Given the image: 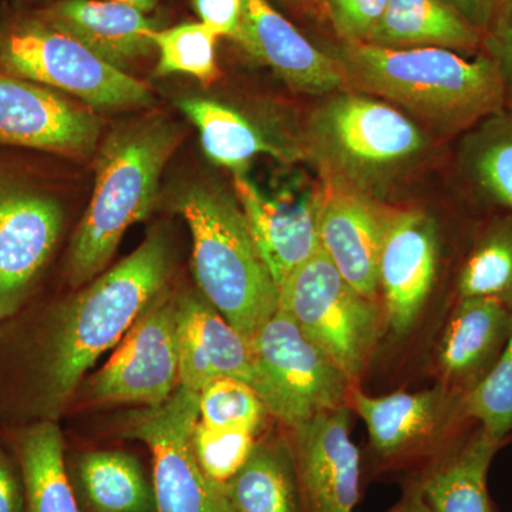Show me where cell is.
Segmentation results:
<instances>
[{"mask_svg": "<svg viewBox=\"0 0 512 512\" xmlns=\"http://www.w3.org/2000/svg\"><path fill=\"white\" fill-rule=\"evenodd\" d=\"M234 188L256 248L281 288L298 266L320 251L322 194L274 200L262 194L245 174H234Z\"/></svg>", "mask_w": 512, "mask_h": 512, "instance_id": "d6986e66", "label": "cell"}, {"mask_svg": "<svg viewBox=\"0 0 512 512\" xmlns=\"http://www.w3.org/2000/svg\"><path fill=\"white\" fill-rule=\"evenodd\" d=\"M173 266L170 237L154 229L136 251L43 318L19 362L16 410L25 426L56 421L87 370L167 289Z\"/></svg>", "mask_w": 512, "mask_h": 512, "instance_id": "6da1fadb", "label": "cell"}, {"mask_svg": "<svg viewBox=\"0 0 512 512\" xmlns=\"http://www.w3.org/2000/svg\"><path fill=\"white\" fill-rule=\"evenodd\" d=\"M485 55L493 59L503 77L508 99L512 100V0L498 8L490 28L484 33Z\"/></svg>", "mask_w": 512, "mask_h": 512, "instance_id": "e575fe53", "label": "cell"}, {"mask_svg": "<svg viewBox=\"0 0 512 512\" xmlns=\"http://www.w3.org/2000/svg\"><path fill=\"white\" fill-rule=\"evenodd\" d=\"M389 512H431L423 493L420 480H414L407 485L400 503Z\"/></svg>", "mask_w": 512, "mask_h": 512, "instance_id": "f35d334b", "label": "cell"}, {"mask_svg": "<svg viewBox=\"0 0 512 512\" xmlns=\"http://www.w3.org/2000/svg\"><path fill=\"white\" fill-rule=\"evenodd\" d=\"M305 138L326 184L375 198L429 148V138L409 116L359 92L333 94L320 104Z\"/></svg>", "mask_w": 512, "mask_h": 512, "instance_id": "5b68a950", "label": "cell"}, {"mask_svg": "<svg viewBox=\"0 0 512 512\" xmlns=\"http://www.w3.org/2000/svg\"><path fill=\"white\" fill-rule=\"evenodd\" d=\"M500 446L480 429L419 478L431 512H494L487 477Z\"/></svg>", "mask_w": 512, "mask_h": 512, "instance_id": "cb8c5ba5", "label": "cell"}, {"mask_svg": "<svg viewBox=\"0 0 512 512\" xmlns=\"http://www.w3.org/2000/svg\"><path fill=\"white\" fill-rule=\"evenodd\" d=\"M190 228L192 269L201 295L249 343L278 311L279 288L256 248L237 197L208 181L174 191Z\"/></svg>", "mask_w": 512, "mask_h": 512, "instance_id": "277c9868", "label": "cell"}, {"mask_svg": "<svg viewBox=\"0 0 512 512\" xmlns=\"http://www.w3.org/2000/svg\"><path fill=\"white\" fill-rule=\"evenodd\" d=\"M227 493L235 512H301L291 447L282 441L256 443Z\"/></svg>", "mask_w": 512, "mask_h": 512, "instance_id": "4316f807", "label": "cell"}, {"mask_svg": "<svg viewBox=\"0 0 512 512\" xmlns=\"http://www.w3.org/2000/svg\"><path fill=\"white\" fill-rule=\"evenodd\" d=\"M63 221L55 197L0 171V320L18 315L28 302Z\"/></svg>", "mask_w": 512, "mask_h": 512, "instance_id": "8fae6325", "label": "cell"}, {"mask_svg": "<svg viewBox=\"0 0 512 512\" xmlns=\"http://www.w3.org/2000/svg\"><path fill=\"white\" fill-rule=\"evenodd\" d=\"M245 0H191L192 9L200 22L214 30L220 37L237 33L244 12Z\"/></svg>", "mask_w": 512, "mask_h": 512, "instance_id": "d590c367", "label": "cell"}, {"mask_svg": "<svg viewBox=\"0 0 512 512\" xmlns=\"http://www.w3.org/2000/svg\"><path fill=\"white\" fill-rule=\"evenodd\" d=\"M439 235L424 212H394L379 264V293L390 332L403 338L417 320L436 281Z\"/></svg>", "mask_w": 512, "mask_h": 512, "instance_id": "5bb4252c", "label": "cell"}, {"mask_svg": "<svg viewBox=\"0 0 512 512\" xmlns=\"http://www.w3.org/2000/svg\"><path fill=\"white\" fill-rule=\"evenodd\" d=\"M232 40L271 67L295 92L323 96L345 89V73L330 53L313 46L268 0H245Z\"/></svg>", "mask_w": 512, "mask_h": 512, "instance_id": "e0dca14e", "label": "cell"}, {"mask_svg": "<svg viewBox=\"0 0 512 512\" xmlns=\"http://www.w3.org/2000/svg\"><path fill=\"white\" fill-rule=\"evenodd\" d=\"M35 13L123 72L156 52L151 33L160 29V23L127 3L55 0Z\"/></svg>", "mask_w": 512, "mask_h": 512, "instance_id": "ffe728a7", "label": "cell"}, {"mask_svg": "<svg viewBox=\"0 0 512 512\" xmlns=\"http://www.w3.org/2000/svg\"><path fill=\"white\" fill-rule=\"evenodd\" d=\"M25 2H55V0H25ZM110 2L127 3V5L134 6V8L143 10V12H153L157 8L158 0H110Z\"/></svg>", "mask_w": 512, "mask_h": 512, "instance_id": "ab89813d", "label": "cell"}, {"mask_svg": "<svg viewBox=\"0 0 512 512\" xmlns=\"http://www.w3.org/2000/svg\"><path fill=\"white\" fill-rule=\"evenodd\" d=\"M460 298L483 296L512 308V217L491 225L478 239L458 276Z\"/></svg>", "mask_w": 512, "mask_h": 512, "instance_id": "f1b7e54d", "label": "cell"}, {"mask_svg": "<svg viewBox=\"0 0 512 512\" xmlns=\"http://www.w3.org/2000/svg\"><path fill=\"white\" fill-rule=\"evenodd\" d=\"M26 491V512H82L64 461L62 431L42 420L16 430L12 441Z\"/></svg>", "mask_w": 512, "mask_h": 512, "instance_id": "603a6c76", "label": "cell"}, {"mask_svg": "<svg viewBox=\"0 0 512 512\" xmlns=\"http://www.w3.org/2000/svg\"><path fill=\"white\" fill-rule=\"evenodd\" d=\"M256 446L255 434L244 430L214 429L198 420L194 451L205 476L227 487L247 464Z\"/></svg>", "mask_w": 512, "mask_h": 512, "instance_id": "d6a6232c", "label": "cell"}, {"mask_svg": "<svg viewBox=\"0 0 512 512\" xmlns=\"http://www.w3.org/2000/svg\"><path fill=\"white\" fill-rule=\"evenodd\" d=\"M74 478L92 512H157L153 483L130 454H84L74 466Z\"/></svg>", "mask_w": 512, "mask_h": 512, "instance_id": "484cf974", "label": "cell"}, {"mask_svg": "<svg viewBox=\"0 0 512 512\" xmlns=\"http://www.w3.org/2000/svg\"><path fill=\"white\" fill-rule=\"evenodd\" d=\"M175 309L180 386L200 393L208 383L232 377L254 389L251 343L198 293L175 296Z\"/></svg>", "mask_w": 512, "mask_h": 512, "instance_id": "ac0fdd59", "label": "cell"}, {"mask_svg": "<svg viewBox=\"0 0 512 512\" xmlns=\"http://www.w3.org/2000/svg\"><path fill=\"white\" fill-rule=\"evenodd\" d=\"M254 390L269 414L295 429L348 406L353 384L284 312L276 311L251 342Z\"/></svg>", "mask_w": 512, "mask_h": 512, "instance_id": "ba28073f", "label": "cell"}, {"mask_svg": "<svg viewBox=\"0 0 512 512\" xmlns=\"http://www.w3.org/2000/svg\"><path fill=\"white\" fill-rule=\"evenodd\" d=\"M200 421L214 429L244 430L256 434L264 426V402L249 384L220 377L200 392Z\"/></svg>", "mask_w": 512, "mask_h": 512, "instance_id": "4dcf8cb0", "label": "cell"}, {"mask_svg": "<svg viewBox=\"0 0 512 512\" xmlns=\"http://www.w3.org/2000/svg\"><path fill=\"white\" fill-rule=\"evenodd\" d=\"M512 328V308L494 298H460L437 350L443 386L467 394L500 359Z\"/></svg>", "mask_w": 512, "mask_h": 512, "instance_id": "44dd1931", "label": "cell"}, {"mask_svg": "<svg viewBox=\"0 0 512 512\" xmlns=\"http://www.w3.org/2000/svg\"><path fill=\"white\" fill-rule=\"evenodd\" d=\"M178 107L198 128L202 148L214 163L245 174V168L259 154L288 160L289 153L271 143L241 113L204 97H187Z\"/></svg>", "mask_w": 512, "mask_h": 512, "instance_id": "d4e9b609", "label": "cell"}, {"mask_svg": "<svg viewBox=\"0 0 512 512\" xmlns=\"http://www.w3.org/2000/svg\"><path fill=\"white\" fill-rule=\"evenodd\" d=\"M218 39L220 36L202 22L154 30L151 40L158 53L156 76L187 74L204 86L217 82Z\"/></svg>", "mask_w": 512, "mask_h": 512, "instance_id": "f546056e", "label": "cell"}, {"mask_svg": "<svg viewBox=\"0 0 512 512\" xmlns=\"http://www.w3.org/2000/svg\"><path fill=\"white\" fill-rule=\"evenodd\" d=\"M100 136L101 120L89 107L0 73V146L89 158L96 153Z\"/></svg>", "mask_w": 512, "mask_h": 512, "instance_id": "7c38bea8", "label": "cell"}, {"mask_svg": "<svg viewBox=\"0 0 512 512\" xmlns=\"http://www.w3.org/2000/svg\"><path fill=\"white\" fill-rule=\"evenodd\" d=\"M301 512H353L359 500L360 454L350 437L349 406L292 429Z\"/></svg>", "mask_w": 512, "mask_h": 512, "instance_id": "4fadbf2b", "label": "cell"}, {"mask_svg": "<svg viewBox=\"0 0 512 512\" xmlns=\"http://www.w3.org/2000/svg\"><path fill=\"white\" fill-rule=\"evenodd\" d=\"M0 73L82 100L101 111L146 109L153 93L35 12L0 26Z\"/></svg>", "mask_w": 512, "mask_h": 512, "instance_id": "8992f818", "label": "cell"}, {"mask_svg": "<svg viewBox=\"0 0 512 512\" xmlns=\"http://www.w3.org/2000/svg\"><path fill=\"white\" fill-rule=\"evenodd\" d=\"M0 512H26V491L16 457L0 443Z\"/></svg>", "mask_w": 512, "mask_h": 512, "instance_id": "8d00e7d4", "label": "cell"}, {"mask_svg": "<svg viewBox=\"0 0 512 512\" xmlns=\"http://www.w3.org/2000/svg\"><path fill=\"white\" fill-rule=\"evenodd\" d=\"M393 214L377 198L346 188L326 184L320 197V248L357 292L375 301Z\"/></svg>", "mask_w": 512, "mask_h": 512, "instance_id": "9a60e30c", "label": "cell"}, {"mask_svg": "<svg viewBox=\"0 0 512 512\" xmlns=\"http://www.w3.org/2000/svg\"><path fill=\"white\" fill-rule=\"evenodd\" d=\"M181 140L177 123L160 114L121 126L106 138L97 156L93 197L70 247V285L97 278L127 229L147 218Z\"/></svg>", "mask_w": 512, "mask_h": 512, "instance_id": "3957f363", "label": "cell"}, {"mask_svg": "<svg viewBox=\"0 0 512 512\" xmlns=\"http://www.w3.org/2000/svg\"><path fill=\"white\" fill-rule=\"evenodd\" d=\"M180 384L177 309L168 289L141 313L106 365L87 383L99 403L160 406Z\"/></svg>", "mask_w": 512, "mask_h": 512, "instance_id": "30bf717a", "label": "cell"}, {"mask_svg": "<svg viewBox=\"0 0 512 512\" xmlns=\"http://www.w3.org/2000/svg\"><path fill=\"white\" fill-rule=\"evenodd\" d=\"M284 312L355 386L375 353L382 309L340 275L328 255L316 252L279 288Z\"/></svg>", "mask_w": 512, "mask_h": 512, "instance_id": "52a82bcc", "label": "cell"}, {"mask_svg": "<svg viewBox=\"0 0 512 512\" xmlns=\"http://www.w3.org/2000/svg\"><path fill=\"white\" fill-rule=\"evenodd\" d=\"M330 22L342 43H363L382 19L390 0H325Z\"/></svg>", "mask_w": 512, "mask_h": 512, "instance_id": "836d02e7", "label": "cell"}, {"mask_svg": "<svg viewBox=\"0 0 512 512\" xmlns=\"http://www.w3.org/2000/svg\"><path fill=\"white\" fill-rule=\"evenodd\" d=\"M350 402L365 421L370 443L387 463L426 453L457 416H464L463 394L446 386L417 393L373 397L353 387Z\"/></svg>", "mask_w": 512, "mask_h": 512, "instance_id": "2e32d148", "label": "cell"}, {"mask_svg": "<svg viewBox=\"0 0 512 512\" xmlns=\"http://www.w3.org/2000/svg\"><path fill=\"white\" fill-rule=\"evenodd\" d=\"M446 2L450 3L474 28L483 33L490 28L500 8L497 0H446Z\"/></svg>", "mask_w": 512, "mask_h": 512, "instance_id": "74e56055", "label": "cell"}, {"mask_svg": "<svg viewBox=\"0 0 512 512\" xmlns=\"http://www.w3.org/2000/svg\"><path fill=\"white\" fill-rule=\"evenodd\" d=\"M285 2L296 3V2H301V0H285Z\"/></svg>", "mask_w": 512, "mask_h": 512, "instance_id": "60d3db41", "label": "cell"}, {"mask_svg": "<svg viewBox=\"0 0 512 512\" xmlns=\"http://www.w3.org/2000/svg\"><path fill=\"white\" fill-rule=\"evenodd\" d=\"M497 2H498V5L501 6V5H503V3L507 2V0H497Z\"/></svg>", "mask_w": 512, "mask_h": 512, "instance_id": "b9f144b4", "label": "cell"}, {"mask_svg": "<svg viewBox=\"0 0 512 512\" xmlns=\"http://www.w3.org/2000/svg\"><path fill=\"white\" fill-rule=\"evenodd\" d=\"M464 146L468 174L481 191L512 210V114H495Z\"/></svg>", "mask_w": 512, "mask_h": 512, "instance_id": "83f0119b", "label": "cell"}, {"mask_svg": "<svg viewBox=\"0 0 512 512\" xmlns=\"http://www.w3.org/2000/svg\"><path fill=\"white\" fill-rule=\"evenodd\" d=\"M198 399L200 393L178 384L160 406L138 410L126 421L124 436L150 448L157 512H235L227 487L205 476L195 457Z\"/></svg>", "mask_w": 512, "mask_h": 512, "instance_id": "9c48e42d", "label": "cell"}, {"mask_svg": "<svg viewBox=\"0 0 512 512\" xmlns=\"http://www.w3.org/2000/svg\"><path fill=\"white\" fill-rule=\"evenodd\" d=\"M346 89L392 101L443 131L458 133L503 113V77L490 56L467 59L443 47L393 49L342 43L332 49Z\"/></svg>", "mask_w": 512, "mask_h": 512, "instance_id": "7a4b0ae2", "label": "cell"}, {"mask_svg": "<svg viewBox=\"0 0 512 512\" xmlns=\"http://www.w3.org/2000/svg\"><path fill=\"white\" fill-rule=\"evenodd\" d=\"M483 39L484 33L446 0H390L365 43L393 49L443 47L474 52L483 46Z\"/></svg>", "mask_w": 512, "mask_h": 512, "instance_id": "7402d4cb", "label": "cell"}, {"mask_svg": "<svg viewBox=\"0 0 512 512\" xmlns=\"http://www.w3.org/2000/svg\"><path fill=\"white\" fill-rule=\"evenodd\" d=\"M464 416L503 443L512 433V328L500 359L483 382L463 396Z\"/></svg>", "mask_w": 512, "mask_h": 512, "instance_id": "1f68e13d", "label": "cell"}]
</instances>
